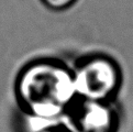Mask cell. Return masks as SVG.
Segmentation results:
<instances>
[{"instance_id": "obj_1", "label": "cell", "mask_w": 133, "mask_h": 132, "mask_svg": "<svg viewBox=\"0 0 133 132\" xmlns=\"http://www.w3.org/2000/svg\"><path fill=\"white\" fill-rule=\"evenodd\" d=\"M15 96L21 115L46 121H62L77 97L72 66L55 57L30 61L16 77Z\"/></svg>"}, {"instance_id": "obj_2", "label": "cell", "mask_w": 133, "mask_h": 132, "mask_svg": "<svg viewBox=\"0 0 133 132\" xmlns=\"http://www.w3.org/2000/svg\"><path fill=\"white\" fill-rule=\"evenodd\" d=\"M76 96L91 100H117L123 85V70L113 56L94 52L72 66Z\"/></svg>"}, {"instance_id": "obj_3", "label": "cell", "mask_w": 133, "mask_h": 132, "mask_svg": "<svg viewBox=\"0 0 133 132\" xmlns=\"http://www.w3.org/2000/svg\"><path fill=\"white\" fill-rule=\"evenodd\" d=\"M122 120V109L117 100L76 97L62 118V123L70 132H119Z\"/></svg>"}, {"instance_id": "obj_4", "label": "cell", "mask_w": 133, "mask_h": 132, "mask_svg": "<svg viewBox=\"0 0 133 132\" xmlns=\"http://www.w3.org/2000/svg\"><path fill=\"white\" fill-rule=\"evenodd\" d=\"M46 8L53 11H64L78 1V0H41Z\"/></svg>"}, {"instance_id": "obj_5", "label": "cell", "mask_w": 133, "mask_h": 132, "mask_svg": "<svg viewBox=\"0 0 133 132\" xmlns=\"http://www.w3.org/2000/svg\"><path fill=\"white\" fill-rule=\"evenodd\" d=\"M37 132H70L66 127L61 122H56V123H52L42 128Z\"/></svg>"}]
</instances>
